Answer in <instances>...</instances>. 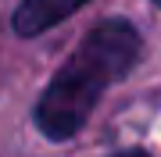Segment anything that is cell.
<instances>
[{
	"mask_svg": "<svg viewBox=\"0 0 161 157\" xmlns=\"http://www.w3.org/2000/svg\"><path fill=\"white\" fill-rule=\"evenodd\" d=\"M115 157H147L143 150H125V154H115Z\"/></svg>",
	"mask_w": 161,
	"mask_h": 157,
	"instance_id": "3957f363",
	"label": "cell"
},
{
	"mask_svg": "<svg viewBox=\"0 0 161 157\" xmlns=\"http://www.w3.org/2000/svg\"><path fill=\"white\" fill-rule=\"evenodd\" d=\"M82 4L86 0H22L14 11V32L18 36H40L43 29L64 22L72 11H79Z\"/></svg>",
	"mask_w": 161,
	"mask_h": 157,
	"instance_id": "7a4b0ae2",
	"label": "cell"
},
{
	"mask_svg": "<svg viewBox=\"0 0 161 157\" xmlns=\"http://www.w3.org/2000/svg\"><path fill=\"white\" fill-rule=\"evenodd\" d=\"M154 4H161V0H154Z\"/></svg>",
	"mask_w": 161,
	"mask_h": 157,
	"instance_id": "277c9868",
	"label": "cell"
},
{
	"mask_svg": "<svg viewBox=\"0 0 161 157\" xmlns=\"http://www.w3.org/2000/svg\"><path fill=\"white\" fill-rule=\"evenodd\" d=\"M140 57V32L125 18H108L72 54L36 104V125L47 139L64 143L86 125L100 93L125 79Z\"/></svg>",
	"mask_w": 161,
	"mask_h": 157,
	"instance_id": "6da1fadb",
	"label": "cell"
}]
</instances>
